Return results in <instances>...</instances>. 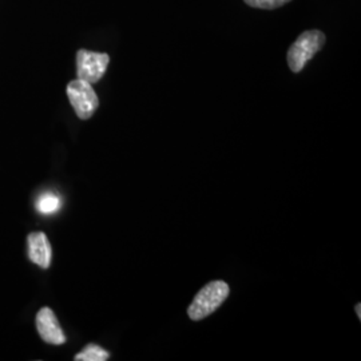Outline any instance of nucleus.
Returning <instances> with one entry per match:
<instances>
[{"label": "nucleus", "instance_id": "1", "mask_svg": "<svg viewBox=\"0 0 361 361\" xmlns=\"http://www.w3.org/2000/svg\"><path fill=\"white\" fill-rule=\"evenodd\" d=\"M229 296V285L225 281H212L205 285L194 297L188 314L194 322H200L219 310Z\"/></svg>", "mask_w": 361, "mask_h": 361}, {"label": "nucleus", "instance_id": "2", "mask_svg": "<svg viewBox=\"0 0 361 361\" xmlns=\"http://www.w3.org/2000/svg\"><path fill=\"white\" fill-rule=\"evenodd\" d=\"M325 35L319 30L302 32L288 51V65L293 73H300L314 54L323 49Z\"/></svg>", "mask_w": 361, "mask_h": 361}, {"label": "nucleus", "instance_id": "3", "mask_svg": "<svg viewBox=\"0 0 361 361\" xmlns=\"http://www.w3.org/2000/svg\"><path fill=\"white\" fill-rule=\"evenodd\" d=\"M67 97L73 109L75 110V114L80 119L91 118L99 106V99L91 83L79 78L68 83Z\"/></svg>", "mask_w": 361, "mask_h": 361}, {"label": "nucleus", "instance_id": "4", "mask_svg": "<svg viewBox=\"0 0 361 361\" xmlns=\"http://www.w3.org/2000/svg\"><path fill=\"white\" fill-rule=\"evenodd\" d=\"M110 56L104 52L79 50L77 52V74L89 83L99 82L107 70Z\"/></svg>", "mask_w": 361, "mask_h": 361}, {"label": "nucleus", "instance_id": "5", "mask_svg": "<svg viewBox=\"0 0 361 361\" xmlns=\"http://www.w3.org/2000/svg\"><path fill=\"white\" fill-rule=\"evenodd\" d=\"M37 328L43 341L52 345H62L66 343V336L59 325L55 313L50 308H42L37 314Z\"/></svg>", "mask_w": 361, "mask_h": 361}, {"label": "nucleus", "instance_id": "6", "mask_svg": "<svg viewBox=\"0 0 361 361\" xmlns=\"http://www.w3.org/2000/svg\"><path fill=\"white\" fill-rule=\"evenodd\" d=\"M28 257L43 269L51 264L52 249L49 238L44 233L35 232L28 234Z\"/></svg>", "mask_w": 361, "mask_h": 361}, {"label": "nucleus", "instance_id": "7", "mask_svg": "<svg viewBox=\"0 0 361 361\" xmlns=\"http://www.w3.org/2000/svg\"><path fill=\"white\" fill-rule=\"evenodd\" d=\"M62 207V200L54 193L42 194L37 201V209L42 214H54Z\"/></svg>", "mask_w": 361, "mask_h": 361}, {"label": "nucleus", "instance_id": "8", "mask_svg": "<svg viewBox=\"0 0 361 361\" xmlns=\"http://www.w3.org/2000/svg\"><path fill=\"white\" fill-rule=\"evenodd\" d=\"M110 357V353L104 350L102 347L89 344L82 352H79L75 356L77 361H104Z\"/></svg>", "mask_w": 361, "mask_h": 361}, {"label": "nucleus", "instance_id": "9", "mask_svg": "<svg viewBox=\"0 0 361 361\" xmlns=\"http://www.w3.org/2000/svg\"><path fill=\"white\" fill-rule=\"evenodd\" d=\"M247 6L255 7V8H261V10H274L279 8L281 6H284L286 3H289L290 0H244Z\"/></svg>", "mask_w": 361, "mask_h": 361}, {"label": "nucleus", "instance_id": "10", "mask_svg": "<svg viewBox=\"0 0 361 361\" xmlns=\"http://www.w3.org/2000/svg\"><path fill=\"white\" fill-rule=\"evenodd\" d=\"M360 307L361 304L356 305V312H357V317H359V319H361Z\"/></svg>", "mask_w": 361, "mask_h": 361}]
</instances>
